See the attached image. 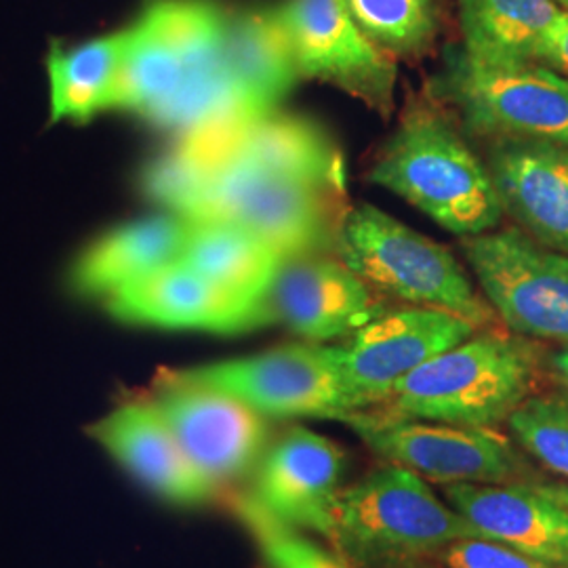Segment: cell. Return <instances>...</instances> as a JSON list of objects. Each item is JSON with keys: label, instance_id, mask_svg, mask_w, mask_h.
I'll return each mask as SVG.
<instances>
[{"label": "cell", "instance_id": "6da1fadb", "mask_svg": "<svg viewBox=\"0 0 568 568\" xmlns=\"http://www.w3.org/2000/svg\"><path fill=\"white\" fill-rule=\"evenodd\" d=\"M368 180L462 241L497 230L506 215L487 161L445 114L427 105L406 112Z\"/></svg>", "mask_w": 568, "mask_h": 568}, {"label": "cell", "instance_id": "7a4b0ae2", "mask_svg": "<svg viewBox=\"0 0 568 568\" xmlns=\"http://www.w3.org/2000/svg\"><path fill=\"white\" fill-rule=\"evenodd\" d=\"M539 352L530 339L480 328L394 387L387 413L450 426L497 429L535 396Z\"/></svg>", "mask_w": 568, "mask_h": 568}, {"label": "cell", "instance_id": "3957f363", "mask_svg": "<svg viewBox=\"0 0 568 568\" xmlns=\"http://www.w3.org/2000/svg\"><path fill=\"white\" fill-rule=\"evenodd\" d=\"M462 539L480 537L426 478L392 464L342 488L328 535L352 568L419 567Z\"/></svg>", "mask_w": 568, "mask_h": 568}, {"label": "cell", "instance_id": "277c9868", "mask_svg": "<svg viewBox=\"0 0 568 568\" xmlns=\"http://www.w3.org/2000/svg\"><path fill=\"white\" fill-rule=\"evenodd\" d=\"M335 251L375 293L406 305L445 310L478 328L499 321L448 248L373 204L344 213Z\"/></svg>", "mask_w": 568, "mask_h": 568}, {"label": "cell", "instance_id": "5b68a950", "mask_svg": "<svg viewBox=\"0 0 568 568\" xmlns=\"http://www.w3.org/2000/svg\"><path fill=\"white\" fill-rule=\"evenodd\" d=\"M432 95L474 138L568 145V79L546 63H485L448 49Z\"/></svg>", "mask_w": 568, "mask_h": 568}, {"label": "cell", "instance_id": "8992f818", "mask_svg": "<svg viewBox=\"0 0 568 568\" xmlns=\"http://www.w3.org/2000/svg\"><path fill=\"white\" fill-rule=\"evenodd\" d=\"M392 466L406 467L438 485L528 483V464L514 440L499 429L450 426L354 410L342 419Z\"/></svg>", "mask_w": 568, "mask_h": 568}, {"label": "cell", "instance_id": "52a82bcc", "mask_svg": "<svg viewBox=\"0 0 568 568\" xmlns=\"http://www.w3.org/2000/svg\"><path fill=\"white\" fill-rule=\"evenodd\" d=\"M480 293L511 333L568 347V255L520 227L462 241Z\"/></svg>", "mask_w": 568, "mask_h": 568}, {"label": "cell", "instance_id": "ba28073f", "mask_svg": "<svg viewBox=\"0 0 568 568\" xmlns=\"http://www.w3.org/2000/svg\"><path fill=\"white\" fill-rule=\"evenodd\" d=\"M339 196L227 156L217 166L196 220H225L253 232L284 257L337 246Z\"/></svg>", "mask_w": 568, "mask_h": 568}, {"label": "cell", "instance_id": "9c48e42d", "mask_svg": "<svg viewBox=\"0 0 568 568\" xmlns=\"http://www.w3.org/2000/svg\"><path fill=\"white\" fill-rule=\"evenodd\" d=\"M476 331L480 328L445 310L406 305L382 312L354 331L344 345H331L333 366L352 413L386 405L406 375Z\"/></svg>", "mask_w": 568, "mask_h": 568}, {"label": "cell", "instance_id": "30bf717a", "mask_svg": "<svg viewBox=\"0 0 568 568\" xmlns=\"http://www.w3.org/2000/svg\"><path fill=\"white\" fill-rule=\"evenodd\" d=\"M175 377L234 396L265 419H344L352 413L331 345L291 344L213 365L171 371Z\"/></svg>", "mask_w": 568, "mask_h": 568}, {"label": "cell", "instance_id": "8fae6325", "mask_svg": "<svg viewBox=\"0 0 568 568\" xmlns=\"http://www.w3.org/2000/svg\"><path fill=\"white\" fill-rule=\"evenodd\" d=\"M300 77L326 82L379 114H392L396 61L368 41L342 0H284L274 9Z\"/></svg>", "mask_w": 568, "mask_h": 568}, {"label": "cell", "instance_id": "7c38bea8", "mask_svg": "<svg viewBox=\"0 0 568 568\" xmlns=\"http://www.w3.org/2000/svg\"><path fill=\"white\" fill-rule=\"evenodd\" d=\"M190 462L220 488L253 471L267 445V424L234 396L164 373L150 396Z\"/></svg>", "mask_w": 568, "mask_h": 568}, {"label": "cell", "instance_id": "4fadbf2b", "mask_svg": "<svg viewBox=\"0 0 568 568\" xmlns=\"http://www.w3.org/2000/svg\"><path fill=\"white\" fill-rule=\"evenodd\" d=\"M386 312L375 291L325 253L284 257L255 310V328L283 325L312 344L349 337Z\"/></svg>", "mask_w": 568, "mask_h": 568}, {"label": "cell", "instance_id": "5bb4252c", "mask_svg": "<svg viewBox=\"0 0 568 568\" xmlns=\"http://www.w3.org/2000/svg\"><path fill=\"white\" fill-rule=\"evenodd\" d=\"M342 476V448L326 436L295 426L265 448L246 495L284 525L328 539L344 488Z\"/></svg>", "mask_w": 568, "mask_h": 568}, {"label": "cell", "instance_id": "9a60e30c", "mask_svg": "<svg viewBox=\"0 0 568 568\" xmlns=\"http://www.w3.org/2000/svg\"><path fill=\"white\" fill-rule=\"evenodd\" d=\"M89 434L129 476L169 504L203 506L217 495L150 398L122 403Z\"/></svg>", "mask_w": 568, "mask_h": 568}, {"label": "cell", "instance_id": "2e32d148", "mask_svg": "<svg viewBox=\"0 0 568 568\" xmlns=\"http://www.w3.org/2000/svg\"><path fill=\"white\" fill-rule=\"evenodd\" d=\"M488 171L504 213L528 236L568 255V145L488 142Z\"/></svg>", "mask_w": 568, "mask_h": 568}, {"label": "cell", "instance_id": "e0dca14e", "mask_svg": "<svg viewBox=\"0 0 568 568\" xmlns=\"http://www.w3.org/2000/svg\"><path fill=\"white\" fill-rule=\"evenodd\" d=\"M445 499L480 539L568 568V509L532 483L448 485Z\"/></svg>", "mask_w": 568, "mask_h": 568}, {"label": "cell", "instance_id": "ac0fdd59", "mask_svg": "<svg viewBox=\"0 0 568 568\" xmlns=\"http://www.w3.org/2000/svg\"><path fill=\"white\" fill-rule=\"evenodd\" d=\"M108 310L129 325L243 333L255 328V310L206 281L194 267L180 262L105 300Z\"/></svg>", "mask_w": 568, "mask_h": 568}, {"label": "cell", "instance_id": "d6986e66", "mask_svg": "<svg viewBox=\"0 0 568 568\" xmlns=\"http://www.w3.org/2000/svg\"><path fill=\"white\" fill-rule=\"evenodd\" d=\"M187 232L190 220L175 213L116 225L82 248L70 270V284L82 297L110 300L129 284L180 262Z\"/></svg>", "mask_w": 568, "mask_h": 568}, {"label": "cell", "instance_id": "ffe728a7", "mask_svg": "<svg viewBox=\"0 0 568 568\" xmlns=\"http://www.w3.org/2000/svg\"><path fill=\"white\" fill-rule=\"evenodd\" d=\"M230 156L333 196L344 194V154L318 122L305 116L274 110L248 122Z\"/></svg>", "mask_w": 568, "mask_h": 568}, {"label": "cell", "instance_id": "44dd1931", "mask_svg": "<svg viewBox=\"0 0 568 568\" xmlns=\"http://www.w3.org/2000/svg\"><path fill=\"white\" fill-rule=\"evenodd\" d=\"M225 63L255 119L278 110L300 77L274 9L227 13Z\"/></svg>", "mask_w": 568, "mask_h": 568}, {"label": "cell", "instance_id": "7402d4cb", "mask_svg": "<svg viewBox=\"0 0 568 568\" xmlns=\"http://www.w3.org/2000/svg\"><path fill=\"white\" fill-rule=\"evenodd\" d=\"M180 260L232 297L257 310L283 255L241 225L201 220L190 222Z\"/></svg>", "mask_w": 568, "mask_h": 568}, {"label": "cell", "instance_id": "603a6c76", "mask_svg": "<svg viewBox=\"0 0 568 568\" xmlns=\"http://www.w3.org/2000/svg\"><path fill=\"white\" fill-rule=\"evenodd\" d=\"M556 0H459L464 51L485 63H541Z\"/></svg>", "mask_w": 568, "mask_h": 568}, {"label": "cell", "instance_id": "cb8c5ba5", "mask_svg": "<svg viewBox=\"0 0 568 568\" xmlns=\"http://www.w3.org/2000/svg\"><path fill=\"white\" fill-rule=\"evenodd\" d=\"M122 47L124 30L77 47H61L58 42L51 47L47 72L53 122H87L108 110Z\"/></svg>", "mask_w": 568, "mask_h": 568}, {"label": "cell", "instance_id": "d4e9b609", "mask_svg": "<svg viewBox=\"0 0 568 568\" xmlns=\"http://www.w3.org/2000/svg\"><path fill=\"white\" fill-rule=\"evenodd\" d=\"M366 39L389 58L424 53L438 34L436 0H342Z\"/></svg>", "mask_w": 568, "mask_h": 568}, {"label": "cell", "instance_id": "484cf974", "mask_svg": "<svg viewBox=\"0 0 568 568\" xmlns=\"http://www.w3.org/2000/svg\"><path fill=\"white\" fill-rule=\"evenodd\" d=\"M220 161L192 143L180 142L143 166V194L169 213L196 220Z\"/></svg>", "mask_w": 568, "mask_h": 568}, {"label": "cell", "instance_id": "4316f807", "mask_svg": "<svg viewBox=\"0 0 568 568\" xmlns=\"http://www.w3.org/2000/svg\"><path fill=\"white\" fill-rule=\"evenodd\" d=\"M236 514L257 544L262 568H352L337 551H328L305 537L304 530L284 525L248 495L236 499Z\"/></svg>", "mask_w": 568, "mask_h": 568}, {"label": "cell", "instance_id": "83f0119b", "mask_svg": "<svg viewBox=\"0 0 568 568\" xmlns=\"http://www.w3.org/2000/svg\"><path fill=\"white\" fill-rule=\"evenodd\" d=\"M508 427L530 457L568 480V400L532 396L509 417Z\"/></svg>", "mask_w": 568, "mask_h": 568}, {"label": "cell", "instance_id": "f1b7e54d", "mask_svg": "<svg viewBox=\"0 0 568 568\" xmlns=\"http://www.w3.org/2000/svg\"><path fill=\"white\" fill-rule=\"evenodd\" d=\"M440 560L448 568H560L487 539H462L448 546Z\"/></svg>", "mask_w": 568, "mask_h": 568}, {"label": "cell", "instance_id": "f546056e", "mask_svg": "<svg viewBox=\"0 0 568 568\" xmlns=\"http://www.w3.org/2000/svg\"><path fill=\"white\" fill-rule=\"evenodd\" d=\"M541 63L568 74V11H562L560 18L549 28L548 39L541 51Z\"/></svg>", "mask_w": 568, "mask_h": 568}, {"label": "cell", "instance_id": "4dcf8cb0", "mask_svg": "<svg viewBox=\"0 0 568 568\" xmlns=\"http://www.w3.org/2000/svg\"><path fill=\"white\" fill-rule=\"evenodd\" d=\"M532 485L568 509V483H532Z\"/></svg>", "mask_w": 568, "mask_h": 568}, {"label": "cell", "instance_id": "1f68e13d", "mask_svg": "<svg viewBox=\"0 0 568 568\" xmlns=\"http://www.w3.org/2000/svg\"><path fill=\"white\" fill-rule=\"evenodd\" d=\"M551 366H554V371H556L558 379L562 382V386L568 389V347H565V349H562V352H558V354H554V358H551Z\"/></svg>", "mask_w": 568, "mask_h": 568}, {"label": "cell", "instance_id": "d6a6232c", "mask_svg": "<svg viewBox=\"0 0 568 568\" xmlns=\"http://www.w3.org/2000/svg\"><path fill=\"white\" fill-rule=\"evenodd\" d=\"M556 2H558V4H562V7L568 11V0H556Z\"/></svg>", "mask_w": 568, "mask_h": 568}]
</instances>
